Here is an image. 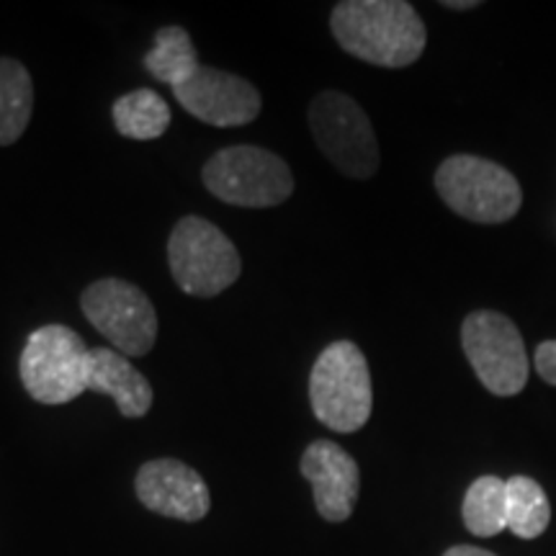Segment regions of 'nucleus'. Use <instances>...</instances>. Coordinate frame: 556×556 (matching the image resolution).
I'll list each match as a JSON object with an SVG mask.
<instances>
[{
    "label": "nucleus",
    "mask_w": 556,
    "mask_h": 556,
    "mask_svg": "<svg viewBox=\"0 0 556 556\" xmlns=\"http://www.w3.org/2000/svg\"><path fill=\"white\" fill-rule=\"evenodd\" d=\"M343 52L377 67H407L422 58L428 31L405 0H343L330 13Z\"/></svg>",
    "instance_id": "nucleus-1"
},
{
    "label": "nucleus",
    "mask_w": 556,
    "mask_h": 556,
    "mask_svg": "<svg viewBox=\"0 0 556 556\" xmlns=\"http://www.w3.org/2000/svg\"><path fill=\"white\" fill-rule=\"evenodd\" d=\"M312 413L336 433H356L374 409V389L364 351L338 340L319 353L309 374Z\"/></svg>",
    "instance_id": "nucleus-2"
},
{
    "label": "nucleus",
    "mask_w": 556,
    "mask_h": 556,
    "mask_svg": "<svg viewBox=\"0 0 556 556\" xmlns=\"http://www.w3.org/2000/svg\"><path fill=\"white\" fill-rule=\"evenodd\" d=\"M435 191L451 212L477 225H503L523 206L510 170L477 155H451L435 170Z\"/></svg>",
    "instance_id": "nucleus-3"
},
{
    "label": "nucleus",
    "mask_w": 556,
    "mask_h": 556,
    "mask_svg": "<svg viewBox=\"0 0 556 556\" xmlns=\"http://www.w3.org/2000/svg\"><path fill=\"white\" fill-rule=\"evenodd\" d=\"M90 348L67 325H45L26 340L18 361L24 389L41 405H67L88 392Z\"/></svg>",
    "instance_id": "nucleus-4"
},
{
    "label": "nucleus",
    "mask_w": 556,
    "mask_h": 556,
    "mask_svg": "<svg viewBox=\"0 0 556 556\" xmlns=\"http://www.w3.org/2000/svg\"><path fill=\"white\" fill-rule=\"evenodd\" d=\"M168 266L180 291L199 299L222 294L242 274L235 242L204 217H184L173 227Z\"/></svg>",
    "instance_id": "nucleus-5"
},
{
    "label": "nucleus",
    "mask_w": 556,
    "mask_h": 556,
    "mask_svg": "<svg viewBox=\"0 0 556 556\" xmlns=\"http://www.w3.org/2000/svg\"><path fill=\"white\" fill-rule=\"evenodd\" d=\"M201 180L219 201L245 208L283 204L294 193V176L281 157L253 144H235L206 160Z\"/></svg>",
    "instance_id": "nucleus-6"
},
{
    "label": "nucleus",
    "mask_w": 556,
    "mask_h": 556,
    "mask_svg": "<svg viewBox=\"0 0 556 556\" xmlns=\"http://www.w3.org/2000/svg\"><path fill=\"white\" fill-rule=\"evenodd\" d=\"M317 148L348 178L366 180L379 170V142L366 111L340 90H323L309 106Z\"/></svg>",
    "instance_id": "nucleus-7"
},
{
    "label": "nucleus",
    "mask_w": 556,
    "mask_h": 556,
    "mask_svg": "<svg viewBox=\"0 0 556 556\" xmlns=\"http://www.w3.org/2000/svg\"><path fill=\"white\" fill-rule=\"evenodd\" d=\"M462 348L486 392L497 397L523 392L531 361L513 319L492 309L471 312L462 325Z\"/></svg>",
    "instance_id": "nucleus-8"
},
{
    "label": "nucleus",
    "mask_w": 556,
    "mask_h": 556,
    "mask_svg": "<svg viewBox=\"0 0 556 556\" xmlns=\"http://www.w3.org/2000/svg\"><path fill=\"white\" fill-rule=\"evenodd\" d=\"M83 315L122 356H148L157 340V312L150 296L124 278H101L80 294Z\"/></svg>",
    "instance_id": "nucleus-9"
},
{
    "label": "nucleus",
    "mask_w": 556,
    "mask_h": 556,
    "mask_svg": "<svg viewBox=\"0 0 556 556\" xmlns=\"http://www.w3.org/2000/svg\"><path fill=\"white\" fill-rule=\"evenodd\" d=\"M173 93L191 116L222 129L255 122L263 106L258 88L253 83L240 78V75L225 73V70L204 65Z\"/></svg>",
    "instance_id": "nucleus-10"
},
{
    "label": "nucleus",
    "mask_w": 556,
    "mask_h": 556,
    "mask_svg": "<svg viewBox=\"0 0 556 556\" xmlns=\"http://www.w3.org/2000/svg\"><path fill=\"white\" fill-rule=\"evenodd\" d=\"M135 490L139 503L157 516L199 523L212 507L208 486L197 469L178 458H155L137 471Z\"/></svg>",
    "instance_id": "nucleus-11"
},
{
    "label": "nucleus",
    "mask_w": 556,
    "mask_h": 556,
    "mask_svg": "<svg viewBox=\"0 0 556 556\" xmlns=\"http://www.w3.org/2000/svg\"><path fill=\"white\" fill-rule=\"evenodd\" d=\"M299 471L312 484L319 518L328 523H343L353 516L361 492V469L345 448L332 441L309 443Z\"/></svg>",
    "instance_id": "nucleus-12"
},
{
    "label": "nucleus",
    "mask_w": 556,
    "mask_h": 556,
    "mask_svg": "<svg viewBox=\"0 0 556 556\" xmlns=\"http://www.w3.org/2000/svg\"><path fill=\"white\" fill-rule=\"evenodd\" d=\"M88 389L109 394L124 417H144L155 400L144 374H139L135 364L114 348H90Z\"/></svg>",
    "instance_id": "nucleus-13"
},
{
    "label": "nucleus",
    "mask_w": 556,
    "mask_h": 556,
    "mask_svg": "<svg viewBox=\"0 0 556 556\" xmlns=\"http://www.w3.org/2000/svg\"><path fill=\"white\" fill-rule=\"evenodd\" d=\"M34 83L29 70L13 58H0V148L16 144L31 122Z\"/></svg>",
    "instance_id": "nucleus-14"
},
{
    "label": "nucleus",
    "mask_w": 556,
    "mask_h": 556,
    "mask_svg": "<svg viewBox=\"0 0 556 556\" xmlns=\"http://www.w3.org/2000/svg\"><path fill=\"white\" fill-rule=\"evenodd\" d=\"M142 65L152 78L176 90L201 67L197 47L184 26H163L155 31V47L144 54Z\"/></svg>",
    "instance_id": "nucleus-15"
},
{
    "label": "nucleus",
    "mask_w": 556,
    "mask_h": 556,
    "mask_svg": "<svg viewBox=\"0 0 556 556\" xmlns=\"http://www.w3.org/2000/svg\"><path fill=\"white\" fill-rule=\"evenodd\" d=\"M114 127L122 137L137 139V142H148V139H160L165 129L170 127V109L157 96L155 90L139 88L131 93H124L119 101L114 103Z\"/></svg>",
    "instance_id": "nucleus-16"
},
{
    "label": "nucleus",
    "mask_w": 556,
    "mask_h": 556,
    "mask_svg": "<svg viewBox=\"0 0 556 556\" xmlns=\"http://www.w3.org/2000/svg\"><path fill=\"white\" fill-rule=\"evenodd\" d=\"M464 526L479 539H492L507 528V482L500 477H479L464 495Z\"/></svg>",
    "instance_id": "nucleus-17"
},
{
    "label": "nucleus",
    "mask_w": 556,
    "mask_h": 556,
    "mask_svg": "<svg viewBox=\"0 0 556 556\" xmlns=\"http://www.w3.org/2000/svg\"><path fill=\"white\" fill-rule=\"evenodd\" d=\"M552 523V505L536 479L513 477L507 479V528L518 539L533 541Z\"/></svg>",
    "instance_id": "nucleus-18"
},
{
    "label": "nucleus",
    "mask_w": 556,
    "mask_h": 556,
    "mask_svg": "<svg viewBox=\"0 0 556 556\" xmlns=\"http://www.w3.org/2000/svg\"><path fill=\"white\" fill-rule=\"evenodd\" d=\"M533 366H536L539 377L546 384L556 387V340H546L536 348V356H533Z\"/></svg>",
    "instance_id": "nucleus-19"
},
{
    "label": "nucleus",
    "mask_w": 556,
    "mask_h": 556,
    "mask_svg": "<svg viewBox=\"0 0 556 556\" xmlns=\"http://www.w3.org/2000/svg\"><path fill=\"white\" fill-rule=\"evenodd\" d=\"M443 556H497V554L486 552V548H479V546H451Z\"/></svg>",
    "instance_id": "nucleus-20"
},
{
    "label": "nucleus",
    "mask_w": 556,
    "mask_h": 556,
    "mask_svg": "<svg viewBox=\"0 0 556 556\" xmlns=\"http://www.w3.org/2000/svg\"><path fill=\"white\" fill-rule=\"evenodd\" d=\"M443 9H451V11H469V9H477V0H446V3H441Z\"/></svg>",
    "instance_id": "nucleus-21"
}]
</instances>
